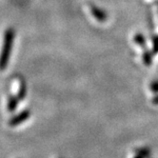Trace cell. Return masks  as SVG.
<instances>
[{
    "mask_svg": "<svg viewBox=\"0 0 158 158\" xmlns=\"http://www.w3.org/2000/svg\"><path fill=\"white\" fill-rule=\"evenodd\" d=\"M149 158H150V157H149Z\"/></svg>",
    "mask_w": 158,
    "mask_h": 158,
    "instance_id": "13",
    "label": "cell"
},
{
    "mask_svg": "<svg viewBox=\"0 0 158 158\" xmlns=\"http://www.w3.org/2000/svg\"><path fill=\"white\" fill-rule=\"evenodd\" d=\"M15 37V31L13 28H8L4 33V41L2 51L0 53V71H4L8 67L10 53L13 50V45Z\"/></svg>",
    "mask_w": 158,
    "mask_h": 158,
    "instance_id": "1",
    "label": "cell"
},
{
    "mask_svg": "<svg viewBox=\"0 0 158 158\" xmlns=\"http://www.w3.org/2000/svg\"><path fill=\"white\" fill-rule=\"evenodd\" d=\"M152 103H153L154 105H158V95L155 96V97L152 99Z\"/></svg>",
    "mask_w": 158,
    "mask_h": 158,
    "instance_id": "11",
    "label": "cell"
},
{
    "mask_svg": "<svg viewBox=\"0 0 158 158\" xmlns=\"http://www.w3.org/2000/svg\"><path fill=\"white\" fill-rule=\"evenodd\" d=\"M150 89H151V91H152L153 93L158 94V80L152 82L150 85Z\"/></svg>",
    "mask_w": 158,
    "mask_h": 158,
    "instance_id": "10",
    "label": "cell"
},
{
    "mask_svg": "<svg viewBox=\"0 0 158 158\" xmlns=\"http://www.w3.org/2000/svg\"><path fill=\"white\" fill-rule=\"evenodd\" d=\"M133 158H144V157L142 155H140V154H135V156Z\"/></svg>",
    "mask_w": 158,
    "mask_h": 158,
    "instance_id": "12",
    "label": "cell"
},
{
    "mask_svg": "<svg viewBox=\"0 0 158 158\" xmlns=\"http://www.w3.org/2000/svg\"><path fill=\"white\" fill-rule=\"evenodd\" d=\"M26 93H27V88H26V84L23 79L20 80V84H19V91H18V94H17V98L18 100L24 99L26 96Z\"/></svg>",
    "mask_w": 158,
    "mask_h": 158,
    "instance_id": "4",
    "label": "cell"
},
{
    "mask_svg": "<svg viewBox=\"0 0 158 158\" xmlns=\"http://www.w3.org/2000/svg\"><path fill=\"white\" fill-rule=\"evenodd\" d=\"M91 12L93 14V15L94 16V18L96 20H98L99 22H105L108 19V15L106 12L102 9L97 8L94 5H91Z\"/></svg>",
    "mask_w": 158,
    "mask_h": 158,
    "instance_id": "3",
    "label": "cell"
},
{
    "mask_svg": "<svg viewBox=\"0 0 158 158\" xmlns=\"http://www.w3.org/2000/svg\"><path fill=\"white\" fill-rule=\"evenodd\" d=\"M30 117H31V111L29 110H25L10 118L9 121V124L10 127H16V126L21 125V124L24 123L25 121H27Z\"/></svg>",
    "mask_w": 158,
    "mask_h": 158,
    "instance_id": "2",
    "label": "cell"
},
{
    "mask_svg": "<svg viewBox=\"0 0 158 158\" xmlns=\"http://www.w3.org/2000/svg\"><path fill=\"white\" fill-rule=\"evenodd\" d=\"M152 44H153V47H152L153 53H157L158 52V35L153 36V38H152Z\"/></svg>",
    "mask_w": 158,
    "mask_h": 158,
    "instance_id": "9",
    "label": "cell"
},
{
    "mask_svg": "<svg viewBox=\"0 0 158 158\" xmlns=\"http://www.w3.org/2000/svg\"><path fill=\"white\" fill-rule=\"evenodd\" d=\"M18 105V98L15 96H10L8 100V110L10 111H15Z\"/></svg>",
    "mask_w": 158,
    "mask_h": 158,
    "instance_id": "5",
    "label": "cell"
},
{
    "mask_svg": "<svg viewBox=\"0 0 158 158\" xmlns=\"http://www.w3.org/2000/svg\"><path fill=\"white\" fill-rule=\"evenodd\" d=\"M135 152H136V154L142 155L144 158H149L151 156V150L149 148H146V147H144V148L136 149L135 150Z\"/></svg>",
    "mask_w": 158,
    "mask_h": 158,
    "instance_id": "6",
    "label": "cell"
},
{
    "mask_svg": "<svg viewBox=\"0 0 158 158\" xmlns=\"http://www.w3.org/2000/svg\"><path fill=\"white\" fill-rule=\"evenodd\" d=\"M143 60L145 62V64L147 66H150L152 62V52H146L144 53V56H143Z\"/></svg>",
    "mask_w": 158,
    "mask_h": 158,
    "instance_id": "7",
    "label": "cell"
},
{
    "mask_svg": "<svg viewBox=\"0 0 158 158\" xmlns=\"http://www.w3.org/2000/svg\"><path fill=\"white\" fill-rule=\"evenodd\" d=\"M134 41L136 42L140 46H146V42H145V38L143 37L142 35H136L134 37Z\"/></svg>",
    "mask_w": 158,
    "mask_h": 158,
    "instance_id": "8",
    "label": "cell"
}]
</instances>
